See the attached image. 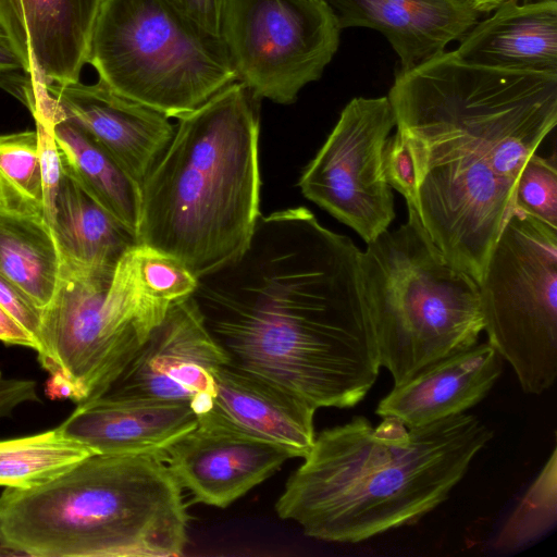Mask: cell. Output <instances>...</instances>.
I'll return each instance as SVG.
<instances>
[{"label": "cell", "instance_id": "1", "mask_svg": "<svg viewBox=\"0 0 557 557\" xmlns=\"http://www.w3.org/2000/svg\"><path fill=\"white\" fill-rule=\"evenodd\" d=\"M360 253L305 207L260 214L245 249L198 276L190 298L230 364L315 409L351 408L381 368Z\"/></svg>", "mask_w": 557, "mask_h": 557}, {"label": "cell", "instance_id": "2", "mask_svg": "<svg viewBox=\"0 0 557 557\" xmlns=\"http://www.w3.org/2000/svg\"><path fill=\"white\" fill-rule=\"evenodd\" d=\"M387 97L413 165L407 207L441 252L480 283L518 176L557 124V74L468 64L445 51L397 72Z\"/></svg>", "mask_w": 557, "mask_h": 557}, {"label": "cell", "instance_id": "3", "mask_svg": "<svg viewBox=\"0 0 557 557\" xmlns=\"http://www.w3.org/2000/svg\"><path fill=\"white\" fill-rule=\"evenodd\" d=\"M493 436L466 412L410 429L394 417L373 426L356 416L315 434L275 511L305 535L335 543L416 524L449 497Z\"/></svg>", "mask_w": 557, "mask_h": 557}, {"label": "cell", "instance_id": "4", "mask_svg": "<svg viewBox=\"0 0 557 557\" xmlns=\"http://www.w3.org/2000/svg\"><path fill=\"white\" fill-rule=\"evenodd\" d=\"M259 102L236 81L178 117L140 186L137 245L196 277L245 249L261 214Z\"/></svg>", "mask_w": 557, "mask_h": 557}, {"label": "cell", "instance_id": "5", "mask_svg": "<svg viewBox=\"0 0 557 557\" xmlns=\"http://www.w3.org/2000/svg\"><path fill=\"white\" fill-rule=\"evenodd\" d=\"M182 486L163 457L92 454L53 480L0 495V543L37 557H177Z\"/></svg>", "mask_w": 557, "mask_h": 557}, {"label": "cell", "instance_id": "6", "mask_svg": "<svg viewBox=\"0 0 557 557\" xmlns=\"http://www.w3.org/2000/svg\"><path fill=\"white\" fill-rule=\"evenodd\" d=\"M367 245L362 294L380 366L394 385L478 343L479 283L441 252L412 207L406 223Z\"/></svg>", "mask_w": 557, "mask_h": 557}, {"label": "cell", "instance_id": "7", "mask_svg": "<svg viewBox=\"0 0 557 557\" xmlns=\"http://www.w3.org/2000/svg\"><path fill=\"white\" fill-rule=\"evenodd\" d=\"M157 259L136 245L112 268L61 262L35 349L59 395L77 405L101 396L180 299L159 276Z\"/></svg>", "mask_w": 557, "mask_h": 557}, {"label": "cell", "instance_id": "8", "mask_svg": "<svg viewBox=\"0 0 557 557\" xmlns=\"http://www.w3.org/2000/svg\"><path fill=\"white\" fill-rule=\"evenodd\" d=\"M88 63L113 91L176 119L237 81L222 38L166 0H103Z\"/></svg>", "mask_w": 557, "mask_h": 557}, {"label": "cell", "instance_id": "9", "mask_svg": "<svg viewBox=\"0 0 557 557\" xmlns=\"http://www.w3.org/2000/svg\"><path fill=\"white\" fill-rule=\"evenodd\" d=\"M487 342L521 389L557 379V228L512 209L479 283Z\"/></svg>", "mask_w": 557, "mask_h": 557}, {"label": "cell", "instance_id": "10", "mask_svg": "<svg viewBox=\"0 0 557 557\" xmlns=\"http://www.w3.org/2000/svg\"><path fill=\"white\" fill-rule=\"evenodd\" d=\"M341 30L326 0H227L221 38L256 98L292 104L322 76Z\"/></svg>", "mask_w": 557, "mask_h": 557}, {"label": "cell", "instance_id": "11", "mask_svg": "<svg viewBox=\"0 0 557 557\" xmlns=\"http://www.w3.org/2000/svg\"><path fill=\"white\" fill-rule=\"evenodd\" d=\"M394 126L387 96L352 98L298 181L305 198L367 244L395 219L394 196L383 170V151Z\"/></svg>", "mask_w": 557, "mask_h": 557}, {"label": "cell", "instance_id": "12", "mask_svg": "<svg viewBox=\"0 0 557 557\" xmlns=\"http://www.w3.org/2000/svg\"><path fill=\"white\" fill-rule=\"evenodd\" d=\"M7 90L29 111L42 109L79 125L139 188L175 132L170 117L113 91L100 81L41 84L18 72L8 79Z\"/></svg>", "mask_w": 557, "mask_h": 557}, {"label": "cell", "instance_id": "13", "mask_svg": "<svg viewBox=\"0 0 557 557\" xmlns=\"http://www.w3.org/2000/svg\"><path fill=\"white\" fill-rule=\"evenodd\" d=\"M226 363V352L188 296L170 306L163 320L101 396L183 403L201 416L212 408L215 374Z\"/></svg>", "mask_w": 557, "mask_h": 557}, {"label": "cell", "instance_id": "14", "mask_svg": "<svg viewBox=\"0 0 557 557\" xmlns=\"http://www.w3.org/2000/svg\"><path fill=\"white\" fill-rule=\"evenodd\" d=\"M293 454L205 416L170 445L164 460L196 503L225 508L272 474Z\"/></svg>", "mask_w": 557, "mask_h": 557}, {"label": "cell", "instance_id": "15", "mask_svg": "<svg viewBox=\"0 0 557 557\" xmlns=\"http://www.w3.org/2000/svg\"><path fill=\"white\" fill-rule=\"evenodd\" d=\"M103 0H0V22L41 84L78 82Z\"/></svg>", "mask_w": 557, "mask_h": 557}, {"label": "cell", "instance_id": "16", "mask_svg": "<svg viewBox=\"0 0 557 557\" xmlns=\"http://www.w3.org/2000/svg\"><path fill=\"white\" fill-rule=\"evenodd\" d=\"M197 422L187 404L100 396L78 404L58 429L92 454L164 458L166 448Z\"/></svg>", "mask_w": 557, "mask_h": 557}, {"label": "cell", "instance_id": "17", "mask_svg": "<svg viewBox=\"0 0 557 557\" xmlns=\"http://www.w3.org/2000/svg\"><path fill=\"white\" fill-rule=\"evenodd\" d=\"M341 29L366 27L385 36L409 72L445 52L479 21L459 0H326Z\"/></svg>", "mask_w": 557, "mask_h": 557}, {"label": "cell", "instance_id": "18", "mask_svg": "<svg viewBox=\"0 0 557 557\" xmlns=\"http://www.w3.org/2000/svg\"><path fill=\"white\" fill-rule=\"evenodd\" d=\"M503 372V359L488 343L446 357L394 385L375 413L419 428L465 413L483 400Z\"/></svg>", "mask_w": 557, "mask_h": 557}, {"label": "cell", "instance_id": "19", "mask_svg": "<svg viewBox=\"0 0 557 557\" xmlns=\"http://www.w3.org/2000/svg\"><path fill=\"white\" fill-rule=\"evenodd\" d=\"M212 408L201 414L304 458L315 438V408L290 391L230 363L215 374ZM199 417V416H198Z\"/></svg>", "mask_w": 557, "mask_h": 557}, {"label": "cell", "instance_id": "20", "mask_svg": "<svg viewBox=\"0 0 557 557\" xmlns=\"http://www.w3.org/2000/svg\"><path fill=\"white\" fill-rule=\"evenodd\" d=\"M454 52L468 64L557 74V0L502 4L478 21Z\"/></svg>", "mask_w": 557, "mask_h": 557}, {"label": "cell", "instance_id": "21", "mask_svg": "<svg viewBox=\"0 0 557 557\" xmlns=\"http://www.w3.org/2000/svg\"><path fill=\"white\" fill-rule=\"evenodd\" d=\"M63 262L112 268L134 246V235L63 171L51 224Z\"/></svg>", "mask_w": 557, "mask_h": 557}, {"label": "cell", "instance_id": "22", "mask_svg": "<svg viewBox=\"0 0 557 557\" xmlns=\"http://www.w3.org/2000/svg\"><path fill=\"white\" fill-rule=\"evenodd\" d=\"M52 121L63 171L136 238L140 188L97 140L79 125L42 109Z\"/></svg>", "mask_w": 557, "mask_h": 557}, {"label": "cell", "instance_id": "23", "mask_svg": "<svg viewBox=\"0 0 557 557\" xmlns=\"http://www.w3.org/2000/svg\"><path fill=\"white\" fill-rule=\"evenodd\" d=\"M61 262L46 222L0 210V272L39 310L54 296Z\"/></svg>", "mask_w": 557, "mask_h": 557}, {"label": "cell", "instance_id": "24", "mask_svg": "<svg viewBox=\"0 0 557 557\" xmlns=\"http://www.w3.org/2000/svg\"><path fill=\"white\" fill-rule=\"evenodd\" d=\"M92 455L58 428L0 441V486L32 488L47 483Z\"/></svg>", "mask_w": 557, "mask_h": 557}, {"label": "cell", "instance_id": "25", "mask_svg": "<svg viewBox=\"0 0 557 557\" xmlns=\"http://www.w3.org/2000/svg\"><path fill=\"white\" fill-rule=\"evenodd\" d=\"M0 210L47 223L36 129L0 135Z\"/></svg>", "mask_w": 557, "mask_h": 557}, {"label": "cell", "instance_id": "26", "mask_svg": "<svg viewBox=\"0 0 557 557\" xmlns=\"http://www.w3.org/2000/svg\"><path fill=\"white\" fill-rule=\"evenodd\" d=\"M557 523V448L502 524L492 547L513 552L542 537Z\"/></svg>", "mask_w": 557, "mask_h": 557}, {"label": "cell", "instance_id": "27", "mask_svg": "<svg viewBox=\"0 0 557 557\" xmlns=\"http://www.w3.org/2000/svg\"><path fill=\"white\" fill-rule=\"evenodd\" d=\"M512 209L557 228V170L555 154L533 153L523 165L515 188Z\"/></svg>", "mask_w": 557, "mask_h": 557}, {"label": "cell", "instance_id": "28", "mask_svg": "<svg viewBox=\"0 0 557 557\" xmlns=\"http://www.w3.org/2000/svg\"><path fill=\"white\" fill-rule=\"evenodd\" d=\"M32 114L38 135V149L44 183L45 214L47 223L51 227L54 216L55 199L63 175L62 161L53 136L52 121L39 111L32 112Z\"/></svg>", "mask_w": 557, "mask_h": 557}, {"label": "cell", "instance_id": "29", "mask_svg": "<svg viewBox=\"0 0 557 557\" xmlns=\"http://www.w3.org/2000/svg\"><path fill=\"white\" fill-rule=\"evenodd\" d=\"M383 170L387 184L405 198L407 206L414 197V172L410 153L401 139L388 137L383 151Z\"/></svg>", "mask_w": 557, "mask_h": 557}, {"label": "cell", "instance_id": "30", "mask_svg": "<svg viewBox=\"0 0 557 557\" xmlns=\"http://www.w3.org/2000/svg\"><path fill=\"white\" fill-rule=\"evenodd\" d=\"M182 15L206 33L221 37L227 0H166Z\"/></svg>", "mask_w": 557, "mask_h": 557}, {"label": "cell", "instance_id": "31", "mask_svg": "<svg viewBox=\"0 0 557 557\" xmlns=\"http://www.w3.org/2000/svg\"><path fill=\"white\" fill-rule=\"evenodd\" d=\"M0 305L33 336L36 342L40 327L41 310H39L17 288H15L1 274V272Z\"/></svg>", "mask_w": 557, "mask_h": 557}, {"label": "cell", "instance_id": "32", "mask_svg": "<svg viewBox=\"0 0 557 557\" xmlns=\"http://www.w3.org/2000/svg\"><path fill=\"white\" fill-rule=\"evenodd\" d=\"M27 401H39L35 381L0 376V418L10 416L15 407Z\"/></svg>", "mask_w": 557, "mask_h": 557}, {"label": "cell", "instance_id": "33", "mask_svg": "<svg viewBox=\"0 0 557 557\" xmlns=\"http://www.w3.org/2000/svg\"><path fill=\"white\" fill-rule=\"evenodd\" d=\"M26 62L8 29L0 22V75L24 72Z\"/></svg>", "mask_w": 557, "mask_h": 557}, {"label": "cell", "instance_id": "34", "mask_svg": "<svg viewBox=\"0 0 557 557\" xmlns=\"http://www.w3.org/2000/svg\"><path fill=\"white\" fill-rule=\"evenodd\" d=\"M0 342L36 349L33 336L0 305Z\"/></svg>", "mask_w": 557, "mask_h": 557}, {"label": "cell", "instance_id": "35", "mask_svg": "<svg viewBox=\"0 0 557 557\" xmlns=\"http://www.w3.org/2000/svg\"><path fill=\"white\" fill-rule=\"evenodd\" d=\"M465 3L467 7L476 11L480 14L490 13L500 7L502 4L509 1H520V0H459ZM528 1V0H523Z\"/></svg>", "mask_w": 557, "mask_h": 557}, {"label": "cell", "instance_id": "36", "mask_svg": "<svg viewBox=\"0 0 557 557\" xmlns=\"http://www.w3.org/2000/svg\"><path fill=\"white\" fill-rule=\"evenodd\" d=\"M20 556V554L0 543V557Z\"/></svg>", "mask_w": 557, "mask_h": 557}]
</instances>
